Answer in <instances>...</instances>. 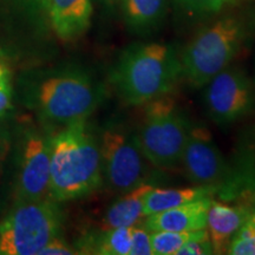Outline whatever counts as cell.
Wrapping results in <instances>:
<instances>
[{
	"label": "cell",
	"instance_id": "2e32d148",
	"mask_svg": "<svg viewBox=\"0 0 255 255\" xmlns=\"http://www.w3.org/2000/svg\"><path fill=\"white\" fill-rule=\"evenodd\" d=\"M218 193L214 187H190V188H155L152 187L143 197V213L145 216L163 212V210L182 206L202 197L212 196Z\"/></svg>",
	"mask_w": 255,
	"mask_h": 255
},
{
	"label": "cell",
	"instance_id": "d6986e66",
	"mask_svg": "<svg viewBox=\"0 0 255 255\" xmlns=\"http://www.w3.org/2000/svg\"><path fill=\"white\" fill-rule=\"evenodd\" d=\"M227 254L255 255V212L252 213L232 239Z\"/></svg>",
	"mask_w": 255,
	"mask_h": 255
},
{
	"label": "cell",
	"instance_id": "7a4b0ae2",
	"mask_svg": "<svg viewBox=\"0 0 255 255\" xmlns=\"http://www.w3.org/2000/svg\"><path fill=\"white\" fill-rule=\"evenodd\" d=\"M181 77V59L174 50L149 43L128 47L111 70L110 82L124 103L143 105L170 95Z\"/></svg>",
	"mask_w": 255,
	"mask_h": 255
},
{
	"label": "cell",
	"instance_id": "7402d4cb",
	"mask_svg": "<svg viewBox=\"0 0 255 255\" xmlns=\"http://www.w3.org/2000/svg\"><path fill=\"white\" fill-rule=\"evenodd\" d=\"M215 254L214 248H213L212 242L209 238L205 239H196V240H191L183 245L182 247L178 250L176 255H209Z\"/></svg>",
	"mask_w": 255,
	"mask_h": 255
},
{
	"label": "cell",
	"instance_id": "cb8c5ba5",
	"mask_svg": "<svg viewBox=\"0 0 255 255\" xmlns=\"http://www.w3.org/2000/svg\"><path fill=\"white\" fill-rule=\"evenodd\" d=\"M12 108V89L9 84V78L6 77L0 81V119L6 116V114Z\"/></svg>",
	"mask_w": 255,
	"mask_h": 255
},
{
	"label": "cell",
	"instance_id": "ac0fdd59",
	"mask_svg": "<svg viewBox=\"0 0 255 255\" xmlns=\"http://www.w3.org/2000/svg\"><path fill=\"white\" fill-rule=\"evenodd\" d=\"M209 238L206 228L191 232H150V244L154 255H176L183 245L196 239Z\"/></svg>",
	"mask_w": 255,
	"mask_h": 255
},
{
	"label": "cell",
	"instance_id": "4316f807",
	"mask_svg": "<svg viewBox=\"0 0 255 255\" xmlns=\"http://www.w3.org/2000/svg\"><path fill=\"white\" fill-rule=\"evenodd\" d=\"M107 1H113V0H107Z\"/></svg>",
	"mask_w": 255,
	"mask_h": 255
},
{
	"label": "cell",
	"instance_id": "d4e9b609",
	"mask_svg": "<svg viewBox=\"0 0 255 255\" xmlns=\"http://www.w3.org/2000/svg\"><path fill=\"white\" fill-rule=\"evenodd\" d=\"M1 120L2 119H0V173H1L2 164H4L8 149V136L7 132H6L5 127L2 126Z\"/></svg>",
	"mask_w": 255,
	"mask_h": 255
},
{
	"label": "cell",
	"instance_id": "44dd1931",
	"mask_svg": "<svg viewBox=\"0 0 255 255\" xmlns=\"http://www.w3.org/2000/svg\"><path fill=\"white\" fill-rule=\"evenodd\" d=\"M181 7L191 13H213L234 0H175Z\"/></svg>",
	"mask_w": 255,
	"mask_h": 255
},
{
	"label": "cell",
	"instance_id": "9c48e42d",
	"mask_svg": "<svg viewBox=\"0 0 255 255\" xmlns=\"http://www.w3.org/2000/svg\"><path fill=\"white\" fill-rule=\"evenodd\" d=\"M20 151L14 203L49 197L50 137H46L36 128L27 127L23 135Z\"/></svg>",
	"mask_w": 255,
	"mask_h": 255
},
{
	"label": "cell",
	"instance_id": "9a60e30c",
	"mask_svg": "<svg viewBox=\"0 0 255 255\" xmlns=\"http://www.w3.org/2000/svg\"><path fill=\"white\" fill-rule=\"evenodd\" d=\"M131 227L100 229L85 233L77 241L78 254L129 255Z\"/></svg>",
	"mask_w": 255,
	"mask_h": 255
},
{
	"label": "cell",
	"instance_id": "4fadbf2b",
	"mask_svg": "<svg viewBox=\"0 0 255 255\" xmlns=\"http://www.w3.org/2000/svg\"><path fill=\"white\" fill-rule=\"evenodd\" d=\"M45 2L51 23L60 39H76L90 26L91 0H45Z\"/></svg>",
	"mask_w": 255,
	"mask_h": 255
},
{
	"label": "cell",
	"instance_id": "603a6c76",
	"mask_svg": "<svg viewBox=\"0 0 255 255\" xmlns=\"http://www.w3.org/2000/svg\"><path fill=\"white\" fill-rule=\"evenodd\" d=\"M78 254V252L76 251V248L70 246L69 244H66V241H64L60 235L53 238L52 240L44 246L39 251L38 255H73Z\"/></svg>",
	"mask_w": 255,
	"mask_h": 255
},
{
	"label": "cell",
	"instance_id": "ba28073f",
	"mask_svg": "<svg viewBox=\"0 0 255 255\" xmlns=\"http://www.w3.org/2000/svg\"><path fill=\"white\" fill-rule=\"evenodd\" d=\"M205 87L206 110L218 126L237 122L253 109V84L246 72L237 66L228 65Z\"/></svg>",
	"mask_w": 255,
	"mask_h": 255
},
{
	"label": "cell",
	"instance_id": "ffe728a7",
	"mask_svg": "<svg viewBox=\"0 0 255 255\" xmlns=\"http://www.w3.org/2000/svg\"><path fill=\"white\" fill-rule=\"evenodd\" d=\"M129 255H152L150 232L144 226L136 225L131 227V247Z\"/></svg>",
	"mask_w": 255,
	"mask_h": 255
},
{
	"label": "cell",
	"instance_id": "5b68a950",
	"mask_svg": "<svg viewBox=\"0 0 255 255\" xmlns=\"http://www.w3.org/2000/svg\"><path fill=\"white\" fill-rule=\"evenodd\" d=\"M63 215L51 197L14 203L0 222V255H38L60 235Z\"/></svg>",
	"mask_w": 255,
	"mask_h": 255
},
{
	"label": "cell",
	"instance_id": "277c9868",
	"mask_svg": "<svg viewBox=\"0 0 255 255\" xmlns=\"http://www.w3.org/2000/svg\"><path fill=\"white\" fill-rule=\"evenodd\" d=\"M244 39V25L234 17H223L202 28L184 50L182 76L193 87H205L232 63Z\"/></svg>",
	"mask_w": 255,
	"mask_h": 255
},
{
	"label": "cell",
	"instance_id": "484cf974",
	"mask_svg": "<svg viewBox=\"0 0 255 255\" xmlns=\"http://www.w3.org/2000/svg\"><path fill=\"white\" fill-rule=\"evenodd\" d=\"M8 77V71L7 69L5 68L4 65H2L1 63H0V81H2V79Z\"/></svg>",
	"mask_w": 255,
	"mask_h": 255
},
{
	"label": "cell",
	"instance_id": "7c38bea8",
	"mask_svg": "<svg viewBox=\"0 0 255 255\" xmlns=\"http://www.w3.org/2000/svg\"><path fill=\"white\" fill-rule=\"evenodd\" d=\"M253 212L255 209L248 205L232 206L212 200L206 229L215 254H227L232 239Z\"/></svg>",
	"mask_w": 255,
	"mask_h": 255
},
{
	"label": "cell",
	"instance_id": "30bf717a",
	"mask_svg": "<svg viewBox=\"0 0 255 255\" xmlns=\"http://www.w3.org/2000/svg\"><path fill=\"white\" fill-rule=\"evenodd\" d=\"M180 165L189 182L202 187H214L229 178V167L205 126H191Z\"/></svg>",
	"mask_w": 255,
	"mask_h": 255
},
{
	"label": "cell",
	"instance_id": "6da1fadb",
	"mask_svg": "<svg viewBox=\"0 0 255 255\" xmlns=\"http://www.w3.org/2000/svg\"><path fill=\"white\" fill-rule=\"evenodd\" d=\"M50 191L57 202L82 199L103 184L100 141L87 120L66 124L50 137Z\"/></svg>",
	"mask_w": 255,
	"mask_h": 255
},
{
	"label": "cell",
	"instance_id": "e0dca14e",
	"mask_svg": "<svg viewBox=\"0 0 255 255\" xmlns=\"http://www.w3.org/2000/svg\"><path fill=\"white\" fill-rule=\"evenodd\" d=\"M164 5L165 0H123L127 23L133 30H149L162 18Z\"/></svg>",
	"mask_w": 255,
	"mask_h": 255
},
{
	"label": "cell",
	"instance_id": "8fae6325",
	"mask_svg": "<svg viewBox=\"0 0 255 255\" xmlns=\"http://www.w3.org/2000/svg\"><path fill=\"white\" fill-rule=\"evenodd\" d=\"M210 196L145 216L143 226L149 232H191L207 226Z\"/></svg>",
	"mask_w": 255,
	"mask_h": 255
},
{
	"label": "cell",
	"instance_id": "8992f818",
	"mask_svg": "<svg viewBox=\"0 0 255 255\" xmlns=\"http://www.w3.org/2000/svg\"><path fill=\"white\" fill-rule=\"evenodd\" d=\"M103 100V89L83 71H64L44 79L36 91V104L44 120L70 124L87 120Z\"/></svg>",
	"mask_w": 255,
	"mask_h": 255
},
{
	"label": "cell",
	"instance_id": "3957f363",
	"mask_svg": "<svg viewBox=\"0 0 255 255\" xmlns=\"http://www.w3.org/2000/svg\"><path fill=\"white\" fill-rule=\"evenodd\" d=\"M190 128V121L165 95L145 103L143 121L133 135L149 163L174 169L180 165Z\"/></svg>",
	"mask_w": 255,
	"mask_h": 255
},
{
	"label": "cell",
	"instance_id": "5bb4252c",
	"mask_svg": "<svg viewBox=\"0 0 255 255\" xmlns=\"http://www.w3.org/2000/svg\"><path fill=\"white\" fill-rule=\"evenodd\" d=\"M151 188V184L144 183L122 194L104 213L100 229L132 227L144 221L143 197Z\"/></svg>",
	"mask_w": 255,
	"mask_h": 255
},
{
	"label": "cell",
	"instance_id": "52a82bcc",
	"mask_svg": "<svg viewBox=\"0 0 255 255\" xmlns=\"http://www.w3.org/2000/svg\"><path fill=\"white\" fill-rule=\"evenodd\" d=\"M103 180L114 191L124 194L146 183L149 161L135 135L116 126L103 130L100 139Z\"/></svg>",
	"mask_w": 255,
	"mask_h": 255
}]
</instances>
